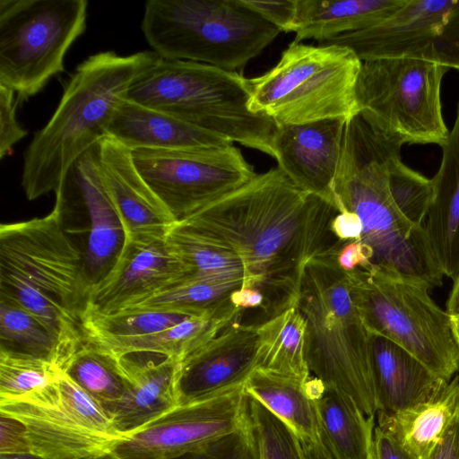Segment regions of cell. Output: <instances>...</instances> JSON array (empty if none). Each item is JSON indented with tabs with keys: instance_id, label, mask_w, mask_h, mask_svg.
<instances>
[{
	"instance_id": "6da1fadb",
	"label": "cell",
	"mask_w": 459,
	"mask_h": 459,
	"mask_svg": "<svg viewBox=\"0 0 459 459\" xmlns=\"http://www.w3.org/2000/svg\"><path fill=\"white\" fill-rule=\"evenodd\" d=\"M334 201L299 188L278 167L180 220L241 260V288L259 291L267 319L296 307L307 262L337 239ZM266 319V320H267Z\"/></svg>"
},
{
	"instance_id": "7a4b0ae2",
	"label": "cell",
	"mask_w": 459,
	"mask_h": 459,
	"mask_svg": "<svg viewBox=\"0 0 459 459\" xmlns=\"http://www.w3.org/2000/svg\"><path fill=\"white\" fill-rule=\"evenodd\" d=\"M402 146L375 130L360 114L348 119L333 194L339 212H352L360 219V241L373 252L370 265L431 289L442 284L444 273L424 226L404 216L389 190V161Z\"/></svg>"
},
{
	"instance_id": "3957f363",
	"label": "cell",
	"mask_w": 459,
	"mask_h": 459,
	"mask_svg": "<svg viewBox=\"0 0 459 459\" xmlns=\"http://www.w3.org/2000/svg\"><path fill=\"white\" fill-rule=\"evenodd\" d=\"M159 58L153 51H105L76 66L51 118L24 152L22 186L28 200L56 191L73 162L106 135L132 83Z\"/></svg>"
},
{
	"instance_id": "277c9868",
	"label": "cell",
	"mask_w": 459,
	"mask_h": 459,
	"mask_svg": "<svg viewBox=\"0 0 459 459\" xmlns=\"http://www.w3.org/2000/svg\"><path fill=\"white\" fill-rule=\"evenodd\" d=\"M337 240L307 264L297 309L306 322V359L310 373L351 397L367 417L379 410L370 336L336 256Z\"/></svg>"
},
{
	"instance_id": "5b68a950",
	"label": "cell",
	"mask_w": 459,
	"mask_h": 459,
	"mask_svg": "<svg viewBox=\"0 0 459 459\" xmlns=\"http://www.w3.org/2000/svg\"><path fill=\"white\" fill-rule=\"evenodd\" d=\"M126 99L274 159L277 126L250 109L247 79L238 72L159 58L132 83Z\"/></svg>"
},
{
	"instance_id": "8992f818",
	"label": "cell",
	"mask_w": 459,
	"mask_h": 459,
	"mask_svg": "<svg viewBox=\"0 0 459 459\" xmlns=\"http://www.w3.org/2000/svg\"><path fill=\"white\" fill-rule=\"evenodd\" d=\"M141 29L160 58L242 71L281 32L240 0H149Z\"/></svg>"
},
{
	"instance_id": "52a82bcc",
	"label": "cell",
	"mask_w": 459,
	"mask_h": 459,
	"mask_svg": "<svg viewBox=\"0 0 459 459\" xmlns=\"http://www.w3.org/2000/svg\"><path fill=\"white\" fill-rule=\"evenodd\" d=\"M362 61L349 48L292 42L279 62L247 79L249 108L277 126L359 114L356 86Z\"/></svg>"
},
{
	"instance_id": "ba28073f",
	"label": "cell",
	"mask_w": 459,
	"mask_h": 459,
	"mask_svg": "<svg viewBox=\"0 0 459 459\" xmlns=\"http://www.w3.org/2000/svg\"><path fill=\"white\" fill-rule=\"evenodd\" d=\"M361 319L371 334L386 338L450 381L459 370L452 317L417 280L372 265L346 273Z\"/></svg>"
},
{
	"instance_id": "9c48e42d",
	"label": "cell",
	"mask_w": 459,
	"mask_h": 459,
	"mask_svg": "<svg viewBox=\"0 0 459 459\" xmlns=\"http://www.w3.org/2000/svg\"><path fill=\"white\" fill-rule=\"evenodd\" d=\"M447 70L417 57L362 62L356 86L359 114L375 130L403 145L442 147L449 135L440 99Z\"/></svg>"
},
{
	"instance_id": "30bf717a",
	"label": "cell",
	"mask_w": 459,
	"mask_h": 459,
	"mask_svg": "<svg viewBox=\"0 0 459 459\" xmlns=\"http://www.w3.org/2000/svg\"><path fill=\"white\" fill-rule=\"evenodd\" d=\"M0 415L23 425L30 453L43 459L101 458L129 436L62 370L44 387L0 399Z\"/></svg>"
},
{
	"instance_id": "8fae6325",
	"label": "cell",
	"mask_w": 459,
	"mask_h": 459,
	"mask_svg": "<svg viewBox=\"0 0 459 459\" xmlns=\"http://www.w3.org/2000/svg\"><path fill=\"white\" fill-rule=\"evenodd\" d=\"M87 10V0H0V85L15 92L18 105L65 71Z\"/></svg>"
},
{
	"instance_id": "7c38bea8",
	"label": "cell",
	"mask_w": 459,
	"mask_h": 459,
	"mask_svg": "<svg viewBox=\"0 0 459 459\" xmlns=\"http://www.w3.org/2000/svg\"><path fill=\"white\" fill-rule=\"evenodd\" d=\"M143 179L177 221L238 189L256 173L233 143L132 151Z\"/></svg>"
},
{
	"instance_id": "4fadbf2b",
	"label": "cell",
	"mask_w": 459,
	"mask_h": 459,
	"mask_svg": "<svg viewBox=\"0 0 459 459\" xmlns=\"http://www.w3.org/2000/svg\"><path fill=\"white\" fill-rule=\"evenodd\" d=\"M62 203L43 217L0 225V271L22 278L79 316L89 288L83 253L67 236Z\"/></svg>"
},
{
	"instance_id": "5bb4252c",
	"label": "cell",
	"mask_w": 459,
	"mask_h": 459,
	"mask_svg": "<svg viewBox=\"0 0 459 459\" xmlns=\"http://www.w3.org/2000/svg\"><path fill=\"white\" fill-rule=\"evenodd\" d=\"M319 44L347 47L362 62L417 57L459 71V0H408L377 25Z\"/></svg>"
},
{
	"instance_id": "9a60e30c",
	"label": "cell",
	"mask_w": 459,
	"mask_h": 459,
	"mask_svg": "<svg viewBox=\"0 0 459 459\" xmlns=\"http://www.w3.org/2000/svg\"><path fill=\"white\" fill-rule=\"evenodd\" d=\"M248 420L244 385L179 404L139 429L109 455L114 459H170L202 450Z\"/></svg>"
},
{
	"instance_id": "2e32d148",
	"label": "cell",
	"mask_w": 459,
	"mask_h": 459,
	"mask_svg": "<svg viewBox=\"0 0 459 459\" xmlns=\"http://www.w3.org/2000/svg\"><path fill=\"white\" fill-rule=\"evenodd\" d=\"M259 365L258 325L236 320L178 363V403L206 399L244 385Z\"/></svg>"
},
{
	"instance_id": "e0dca14e",
	"label": "cell",
	"mask_w": 459,
	"mask_h": 459,
	"mask_svg": "<svg viewBox=\"0 0 459 459\" xmlns=\"http://www.w3.org/2000/svg\"><path fill=\"white\" fill-rule=\"evenodd\" d=\"M99 152L100 141L73 162L56 189L82 208L89 219L83 253L89 291L110 272L126 244L122 223L100 178Z\"/></svg>"
},
{
	"instance_id": "ac0fdd59",
	"label": "cell",
	"mask_w": 459,
	"mask_h": 459,
	"mask_svg": "<svg viewBox=\"0 0 459 459\" xmlns=\"http://www.w3.org/2000/svg\"><path fill=\"white\" fill-rule=\"evenodd\" d=\"M99 165L103 186L122 223L126 244L163 240L176 220L139 174L132 150L105 135L100 140Z\"/></svg>"
},
{
	"instance_id": "d6986e66",
	"label": "cell",
	"mask_w": 459,
	"mask_h": 459,
	"mask_svg": "<svg viewBox=\"0 0 459 459\" xmlns=\"http://www.w3.org/2000/svg\"><path fill=\"white\" fill-rule=\"evenodd\" d=\"M188 276L163 240L126 244L110 272L89 291L84 307L112 314Z\"/></svg>"
},
{
	"instance_id": "ffe728a7",
	"label": "cell",
	"mask_w": 459,
	"mask_h": 459,
	"mask_svg": "<svg viewBox=\"0 0 459 459\" xmlns=\"http://www.w3.org/2000/svg\"><path fill=\"white\" fill-rule=\"evenodd\" d=\"M346 121L276 126L273 150L278 168L301 190L334 201L333 184Z\"/></svg>"
},
{
	"instance_id": "44dd1931",
	"label": "cell",
	"mask_w": 459,
	"mask_h": 459,
	"mask_svg": "<svg viewBox=\"0 0 459 459\" xmlns=\"http://www.w3.org/2000/svg\"><path fill=\"white\" fill-rule=\"evenodd\" d=\"M114 359L126 390L108 413L122 432L130 434L179 404L176 359L148 352Z\"/></svg>"
},
{
	"instance_id": "7402d4cb",
	"label": "cell",
	"mask_w": 459,
	"mask_h": 459,
	"mask_svg": "<svg viewBox=\"0 0 459 459\" xmlns=\"http://www.w3.org/2000/svg\"><path fill=\"white\" fill-rule=\"evenodd\" d=\"M441 148L424 229L444 276L455 281L459 275V102L454 126Z\"/></svg>"
},
{
	"instance_id": "603a6c76",
	"label": "cell",
	"mask_w": 459,
	"mask_h": 459,
	"mask_svg": "<svg viewBox=\"0 0 459 459\" xmlns=\"http://www.w3.org/2000/svg\"><path fill=\"white\" fill-rule=\"evenodd\" d=\"M106 135L132 151L215 147L232 143L175 116L139 105L126 98L116 108L106 127Z\"/></svg>"
},
{
	"instance_id": "cb8c5ba5",
	"label": "cell",
	"mask_w": 459,
	"mask_h": 459,
	"mask_svg": "<svg viewBox=\"0 0 459 459\" xmlns=\"http://www.w3.org/2000/svg\"><path fill=\"white\" fill-rule=\"evenodd\" d=\"M370 346L378 411L395 412L429 401L451 381L386 338L371 334Z\"/></svg>"
},
{
	"instance_id": "d4e9b609",
	"label": "cell",
	"mask_w": 459,
	"mask_h": 459,
	"mask_svg": "<svg viewBox=\"0 0 459 459\" xmlns=\"http://www.w3.org/2000/svg\"><path fill=\"white\" fill-rule=\"evenodd\" d=\"M408 0H296L293 42H323L373 27L391 17Z\"/></svg>"
},
{
	"instance_id": "484cf974",
	"label": "cell",
	"mask_w": 459,
	"mask_h": 459,
	"mask_svg": "<svg viewBox=\"0 0 459 459\" xmlns=\"http://www.w3.org/2000/svg\"><path fill=\"white\" fill-rule=\"evenodd\" d=\"M459 409V376L436 397L395 412L378 411L377 426L413 458L427 459Z\"/></svg>"
},
{
	"instance_id": "4316f807",
	"label": "cell",
	"mask_w": 459,
	"mask_h": 459,
	"mask_svg": "<svg viewBox=\"0 0 459 459\" xmlns=\"http://www.w3.org/2000/svg\"><path fill=\"white\" fill-rule=\"evenodd\" d=\"M242 312L241 308H232L211 316H192L152 333L88 341L114 358L133 352H148L180 362L215 338Z\"/></svg>"
},
{
	"instance_id": "83f0119b",
	"label": "cell",
	"mask_w": 459,
	"mask_h": 459,
	"mask_svg": "<svg viewBox=\"0 0 459 459\" xmlns=\"http://www.w3.org/2000/svg\"><path fill=\"white\" fill-rule=\"evenodd\" d=\"M315 403L321 440L333 459H374L375 417H367L351 397L328 386Z\"/></svg>"
},
{
	"instance_id": "f1b7e54d",
	"label": "cell",
	"mask_w": 459,
	"mask_h": 459,
	"mask_svg": "<svg viewBox=\"0 0 459 459\" xmlns=\"http://www.w3.org/2000/svg\"><path fill=\"white\" fill-rule=\"evenodd\" d=\"M246 393L284 421L300 438L321 437L316 403L309 399L304 383L263 369H255L244 385Z\"/></svg>"
},
{
	"instance_id": "f546056e",
	"label": "cell",
	"mask_w": 459,
	"mask_h": 459,
	"mask_svg": "<svg viewBox=\"0 0 459 459\" xmlns=\"http://www.w3.org/2000/svg\"><path fill=\"white\" fill-rule=\"evenodd\" d=\"M0 299L26 311L56 340L57 367L83 336L78 315L16 274L0 271Z\"/></svg>"
},
{
	"instance_id": "4dcf8cb0",
	"label": "cell",
	"mask_w": 459,
	"mask_h": 459,
	"mask_svg": "<svg viewBox=\"0 0 459 459\" xmlns=\"http://www.w3.org/2000/svg\"><path fill=\"white\" fill-rule=\"evenodd\" d=\"M260 365L257 369L305 383L310 377L306 359V322L297 309L258 324Z\"/></svg>"
},
{
	"instance_id": "1f68e13d",
	"label": "cell",
	"mask_w": 459,
	"mask_h": 459,
	"mask_svg": "<svg viewBox=\"0 0 459 459\" xmlns=\"http://www.w3.org/2000/svg\"><path fill=\"white\" fill-rule=\"evenodd\" d=\"M165 242L187 268L186 279L243 284L244 267L239 257L229 247L192 230L181 221L171 225Z\"/></svg>"
},
{
	"instance_id": "d6a6232c",
	"label": "cell",
	"mask_w": 459,
	"mask_h": 459,
	"mask_svg": "<svg viewBox=\"0 0 459 459\" xmlns=\"http://www.w3.org/2000/svg\"><path fill=\"white\" fill-rule=\"evenodd\" d=\"M241 287L242 284L238 282L185 279L121 310H157L190 316H211L236 308L230 298L233 291Z\"/></svg>"
},
{
	"instance_id": "836d02e7",
	"label": "cell",
	"mask_w": 459,
	"mask_h": 459,
	"mask_svg": "<svg viewBox=\"0 0 459 459\" xmlns=\"http://www.w3.org/2000/svg\"><path fill=\"white\" fill-rule=\"evenodd\" d=\"M60 369L108 412L126 394V383L116 360L84 335L72 348Z\"/></svg>"
},
{
	"instance_id": "e575fe53",
	"label": "cell",
	"mask_w": 459,
	"mask_h": 459,
	"mask_svg": "<svg viewBox=\"0 0 459 459\" xmlns=\"http://www.w3.org/2000/svg\"><path fill=\"white\" fill-rule=\"evenodd\" d=\"M190 316L157 310H121L100 314L83 307L80 325L89 341L133 337L173 326Z\"/></svg>"
},
{
	"instance_id": "d590c367",
	"label": "cell",
	"mask_w": 459,
	"mask_h": 459,
	"mask_svg": "<svg viewBox=\"0 0 459 459\" xmlns=\"http://www.w3.org/2000/svg\"><path fill=\"white\" fill-rule=\"evenodd\" d=\"M60 370L49 359L0 345V399L44 387L56 379Z\"/></svg>"
},
{
	"instance_id": "8d00e7d4",
	"label": "cell",
	"mask_w": 459,
	"mask_h": 459,
	"mask_svg": "<svg viewBox=\"0 0 459 459\" xmlns=\"http://www.w3.org/2000/svg\"><path fill=\"white\" fill-rule=\"evenodd\" d=\"M0 339L5 348L56 360V340L30 314L0 299Z\"/></svg>"
},
{
	"instance_id": "74e56055",
	"label": "cell",
	"mask_w": 459,
	"mask_h": 459,
	"mask_svg": "<svg viewBox=\"0 0 459 459\" xmlns=\"http://www.w3.org/2000/svg\"><path fill=\"white\" fill-rule=\"evenodd\" d=\"M248 420L259 459H305L296 433L256 399L248 395Z\"/></svg>"
},
{
	"instance_id": "f35d334b",
	"label": "cell",
	"mask_w": 459,
	"mask_h": 459,
	"mask_svg": "<svg viewBox=\"0 0 459 459\" xmlns=\"http://www.w3.org/2000/svg\"><path fill=\"white\" fill-rule=\"evenodd\" d=\"M388 185L395 204L404 216L412 223L424 226L433 195L432 178L405 165L398 151L389 161Z\"/></svg>"
},
{
	"instance_id": "ab89813d",
	"label": "cell",
	"mask_w": 459,
	"mask_h": 459,
	"mask_svg": "<svg viewBox=\"0 0 459 459\" xmlns=\"http://www.w3.org/2000/svg\"><path fill=\"white\" fill-rule=\"evenodd\" d=\"M98 459L114 458L107 455ZM170 459H259V455L249 420H247L243 428L211 446Z\"/></svg>"
},
{
	"instance_id": "60d3db41",
	"label": "cell",
	"mask_w": 459,
	"mask_h": 459,
	"mask_svg": "<svg viewBox=\"0 0 459 459\" xmlns=\"http://www.w3.org/2000/svg\"><path fill=\"white\" fill-rule=\"evenodd\" d=\"M18 103L15 92L0 85V158L3 159L20 140L27 135L16 118Z\"/></svg>"
},
{
	"instance_id": "b9f144b4",
	"label": "cell",
	"mask_w": 459,
	"mask_h": 459,
	"mask_svg": "<svg viewBox=\"0 0 459 459\" xmlns=\"http://www.w3.org/2000/svg\"><path fill=\"white\" fill-rule=\"evenodd\" d=\"M241 3L281 31L292 32L296 0H240Z\"/></svg>"
},
{
	"instance_id": "7bdbcfd3",
	"label": "cell",
	"mask_w": 459,
	"mask_h": 459,
	"mask_svg": "<svg viewBox=\"0 0 459 459\" xmlns=\"http://www.w3.org/2000/svg\"><path fill=\"white\" fill-rule=\"evenodd\" d=\"M31 454L23 425L0 415V455Z\"/></svg>"
},
{
	"instance_id": "ee69618b",
	"label": "cell",
	"mask_w": 459,
	"mask_h": 459,
	"mask_svg": "<svg viewBox=\"0 0 459 459\" xmlns=\"http://www.w3.org/2000/svg\"><path fill=\"white\" fill-rule=\"evenodd\" d=\"M372 257L373 252L369 247L360 240H351L342 244L336 260L339 267L348 273L359 267H368Z\"/></svg>"
},
{
	"instance_id": "f6af8a7d",
	"label": "cell",
	"mask_w": 459,
	"mask_h": 459,
	"mask_svg": "<svg viewBox=\"0 0 459 459\" xmlns=\"http://www.w3.org/2000/svg\"><path fill=\"white\" fill-rule=\"evenodd\" d=\"M330 230L342 241L360 240L363 227L359 216L349 211L340 212L333 220Z\"/></svg>"
},
{
	"instance_id": "bcb514c9",
	"label": "cell",
	"mask_w": 459,
	"mask_h": 459,
	"mask_svg": "<svg viewBox=\"0 0 459 459\" xmlns=\"http://www.w3.org/2000/svg\"><path fill=\"white\" fill-rule=\"evenodd\" d=\"M373 448L376 459H413L389 433L377 425L374 429Z\"/></svg>"
},
{
	"instance_id": "7dc6e473",
	"label": "cell",
	"mask_w": 459,
	"mask_h": 459,
	"mask_svg": "<svg viewBox=\"0 0 459 459\" xmlns=\"http://www.w3.org/2000/svg\"><path fill=\"white\" fill-rule=\"evenodd\" d=\"M427 459H459V409L442 440Z\"/></svg>"
},
{
	"instance_id": "c3c4849f",
	"label": "cell",
	"mask_w": 459,
	"mask_h": 459,
	"mask_svg": "<svg viewBox=\"0 0 459 459\" xmlns=\"http://www.w3.org/2000/svg\"><path fill=\"white\" fill-rule=\"evenodd\" d=\"M230 299L233 306L243 310L245 308H260L262 310L264 307L263 295L254 289L240 288L233 291Z\"/></svg>"
},
{
	"instance_id": "681fc988",
	"label": "cell",
	"mask_w": 459,
	"mask_h": 459,
	"mask_svg": "<svg viewBox=\"0 0 459 459\" xmlns=\"http://www.w3.org/2000/svg\"><path fill=\"white\" fill-rule=\"evenodd\" d=\"M305 459H333L326 446L321 440L300 439Z\"/></svg>"
},
{
	"instance_id": "f907efd6",
	"label": "cell",
	"mask_w": 459,
	"mask_h": 459,
	"mask_svg": "<svg viewBox=\"0 0 459 459\" xmlns=\"http://www.w3.org/2000/svg\"><path fill=\"white\" fill-rule=\"evenodd\" d=\"M304 389L309 399L315 403L322 396L325 385L319 378L310 376L304 383Z\"/></svg>"
},
{
	"instance_id": "816d5d0a",
	"label": "cell",
	"mask_w": 459,
	"mask_h": 459,
	"mask_svg": "<svg viewBox=\"0 0 459 459\" xmlns=\"http://www.w3.org/2000/svg\"><path fill=\"white\" fill-rule=\"evenodd\" d=\"M446 311L451 317L459 316V275L454 281V286L446 302Z\"/></svg>"
},
{
	"instance_id": "f5cc1de1",
	"label": "cell",
	"mask_w": 459,
	"mask_h": 459,
	"mask_svg": "<svg viewBox=\"0 0 459 459\" xmlns=\"http://www.w3.org/2000/svg\"><path fill=\"white\" fill-rule=\"evenodd\" d=\"M0 459H43L33 454L0 455Z\"/></svg>"
},
{
	"instance_id": "db71d44e",
	"label": "cell",
	"mask_w": 459,
	"mask_h": 459,
	"mask_svg": "<svg viewBox=\"0 0 459 459\" xmlns=\"http://www.w3.org/2000/svg\"><path fill=\"white\" fill-rule=\"evenodd\" d=\"M452 325L455 336L459 346V316L452 317Z\"/></svg>"
}]
</instances>
